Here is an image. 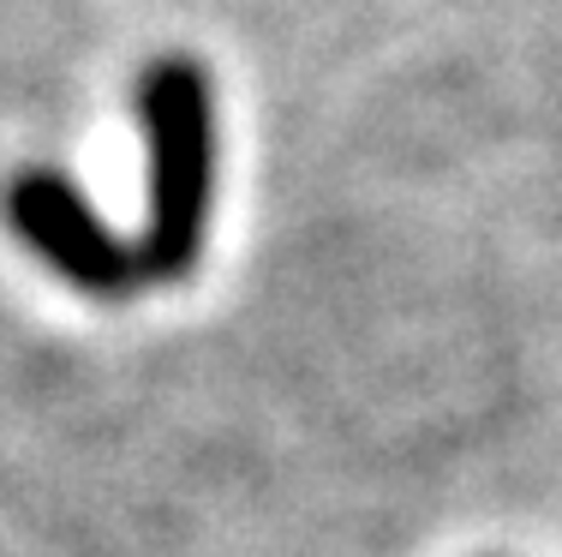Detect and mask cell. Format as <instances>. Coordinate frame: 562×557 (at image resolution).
I'll return each instance as SVG.
<instances>
[{
    "instance_id": "6da1fadb",
    "label": "cell",
    "mask_w": 562,
    "mask_h": 557,
    "mask_svg": "<svg viewBox=\"0 0 562 557\" xmlns=\"http://www.w3.org/2000/svg\"><path fill=\"white\" fill-rule=\"evenodd\" d=\"M138 126H144V229L138 258L150 282H180L204 258L210 204H216V102L198 60L162 55L138 78Z\"/></svg>"
},
{
    "instance_id": "7a4b0ae2",
    "label": "cell",
    "mask_w": 562,
    "mask_h": 557,
    "mask_svg": "<svg viewBox=\"0 0 562 557\" xmlns=\"http://www.w3.org/2000/svg\"><path fill=\"white\" fill-rule=\"evenodd\" d=\"M12 222H19L24 246H31L55 276H66L78 294L126 300L150 282L138 246L120 241L109 222L97 216V204H90L66 175H48V168L19 175V186H12Z\"/></svg>"
}]
</instances>
